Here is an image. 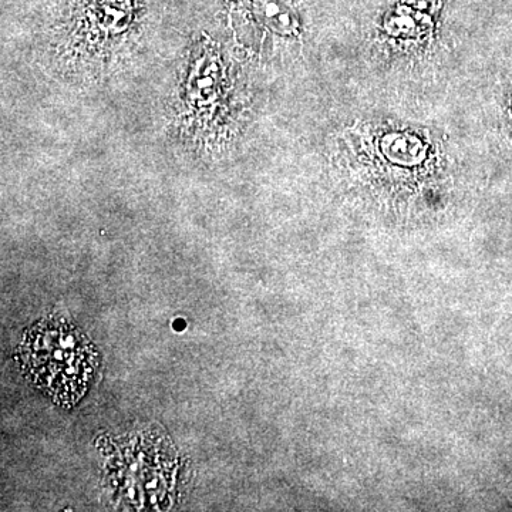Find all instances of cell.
Wrapping results in <instances>:
<instances>
[{"label": "cell", "mask_w": 512, "mask_h": 512, "mask_svg": "<svg viewBox=\"0 0 512 512\" xmlns=\"http://www.w3.org/2000/svg\"><path fill=\"white\" fill-rule=\"evenodd\" d=\"M19 362L37 389L62 406L82 399L99 366L92 343L63 320H46L28 330Z\"/></svg>", "instance_id": "cell-1"}, {"label": "cell", "mask_w": 512, "mask_h": 512, "mask_svg": "<svg viewBox=\"0 0 512 512\" xmlns=\"http://www.w3.org/2000/svg\"><path fill=\"white\" fill-rule=\"evenodd\" d=\"M382 148L390 160L399 164H414L424 156L419 138L406 136V134H393L384 138Z\"/></svg>", "instance_id": "cell-3"}, {"label": "cell", "mask_w": 512, "mask_h": 512, "mask_svg": "<svg viewBox=\"0 0 512 512\" xmlns=\"http://www.w3.org/2000/svg\"><path fill=\"white\" fill-rule=\"evenodd\" d=\"M256 18L278 33L295 32L296 18L284 0H251Z\"/></svg>", "instance_id": "cell-2"}]
</instances>
